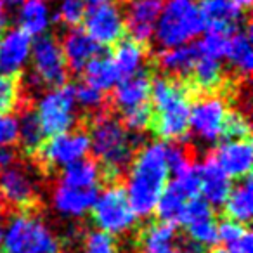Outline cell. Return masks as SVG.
<instances>
[{
	"instance_id": "obj_43",
	"label": "cell",
	"mask_w": 253,
	"mask_h": 253,
	"mask_svg": "<svg viewBox=\"0 0 253 253\" xmlns=\"http://www.w3.org/2000/svg\"><path fill=\"white\" fill-rule=\"evenodd\" d=\"M177 253H207V252H203V250L196 248V246H193L191 243H187L186 246H179V248H177Z\"/></svg>"
},
{
	"instance_id": "obj_7",
	"label": "cell",
	"mask_w": 253,
	"mask_h": 253,
	"mask_svg": "<svg viewBox=\"0 0 253 253\" xmlns=\"http://www.w3.org/2000/svg\"><path fill=\"white\" fill-rule=\"evenodd\" d=\"M90 217L97 231L111 238L128 234L135 227L139 218L126 200L123 187L116 184L99 191L90 208Z\"/></svg>"
},
{
	"instance_id": "obj_46",
	"label": "cell",
	"mask_w": 253,
	"mask_h": 253,
	"mask_svg": "<svg viewBox=\"0 0 253 253\" xmlns=\"http://www.w3.org/2000/svg\"><path fill=\"white\" fill-rule=\"evenodd\" d=\"M0 2H2L5 7H14V5H21L25 0H0Z\"/></svg>"
},
{
	"instance_id": "obj_47",
	"label": "cell",
	"mask_w": 253,
	"mask_h": 253,
	"mask_svg": "<svg viewBox=\"0 0 253 253\" xmlns=\"http://www.w3.org/2000/svg\"><path fill=\"white\" fill-rule=\"evenodd\" d=\"M84 2H87V4H90V5H95V4H102V2H108V0H84Z\"/></svg>"
},
{
	"instance_id": "obj_10",
	"label": "cell",
	"mask_w": 253,
	"mask_h": 253,
	"mask_svg": "<svg viewBox=\"0 0 253 253\" xmlns=\"http://www.w3.org/2000/svg\"><path fill=\"white\" fill-rule=\"evenodd\" d=\"M225 97L218 94H208L191 104L189 111V132H193L200 141L215 142L224 135L225 122L229 116Z\"/></svg>"
},
{
	"instance_id": "obj_32",
	"label": "cell",
	"mask_w": 253,
	"mask_h": 253,
	"mask_svg": "<svg viewBox=\"0 0 253 253\" xmlns=\"http://www.w3.org/2000/svg\"><path fill=\"white\" fill-rule=\"evenodd\" d=\"M126 130L132 134H139V132L146 130L149 125L153 123V109L151 106H142V108L132 109V111L122 113V120Z\"/></svg>"
},
{
	"instance_id": "obj_13",
	"label": "cell",
	"mask_w": 253,
	"mask_h": 253,
	"mask_svg": "<svg viewBox=\"0 0 253 253\" xmlns=\"http://www.w3.org/2000/svg\"><path fill=\"white\" fill-rule=\"evenodd\" d=\"M39 179L25 165L14 163L0 170V198L5 205L19 211L32 210L39 201Z\"/></svg>"
},
{
	"instance_id": "obj_49",
	"label": "cell",
	"mask_w": 253,
	"mask_h": 253,
	"mask_svg": "<svg viewBox=\"0 0 253 253\" xmlns=\"http://www.w3.org/2000/svg\"><path fill=\"white\" fill-rule=\"evenodd\" d=\"M66 253H75V252H66Z\"/></svg>"
},
{
	"instance_id": "obj_9",
	"label": "cell",
	"mask_w": 253,
	"mask_h": 253,
	"mask_svg": "<svg viewBox=\"0 0 253 253\" xmlns=\"http://www.w3.org/2000/svg\"><path fill=\"white\" fill-rule=\"evenodd\" d=\"M30 63L33 70V84L49 88L63 87L66 84L70 70L64 61L59 40L54 37L43 35L33 42Z\"/></svg>"
},
{
	"instance_id": "obj_33",
	"label": "cell",
	"mask_w": 253,
	"mask_h": 253,
	"mask_svg": "<svg viewBox=\"0 0 253 253\" xmlns=\"http://www.w3.org/2000/svg\"><path fill=\"white\" fill-rule=\"evenodd\" d=\"M84 253H120V250L115 238L95 229L85 234Z\"/></svg>"
},
{
	"instance_id": "obj_21",
	"label": "cell",
	"mask_w": 253,
	"mask_h": 253,
	"mask_svg": "<svg viewBox=\"0 0 253 253\" xmlns=\"http://www.w3.org/2000/svg\"><path fill=\"white\" fill-rule=\"evenodd\" d=\"M59 43L66 66L71 71H84L87 64L99 54V47L84 30L78 28H71Z\"/></svg>"
},
{
	"instance_id": "obj_5",
	"label": "cell",
	"mask_w": 253,
	"mask_h": 253,
	"mask_svg": "<svg viewBox=\"0 0 253 253\" xmlns=\"http://www.w3.org/2000/svg\"><path fill=\"white\" fill-rule=\"evenodd\" d=\"M61 239L50 224L33 210L16 211L4 227V253H61Z\"/></svg>"
},
{
	"instance_id": "obj_45",
	"label": "cell",
	"mask_w": 253,
	"mask_h": 253,
	"mask_svg": "<svg viewBox=\"0 0 253 253\" xmlns=\"http://www.w3.org/2000/svg\"><path fill=\"white\" fill-rule=\"evenodd\" d=\"M4 227H5V218L2 213V208H0V246H2V238H4Z\"/></svg>"
},
{
	"instance_id": "obj_27",
	"label": "cell",
	"mask_w": 253,
	"mask_h": 253,
	"mask_svg": "<svg viewBox=\"0 0 253 253\" xmlns=\"http://www.w3.org/2000/svg\"><path fill=\"white\" fill-rule=\"evenodd\" d=\"M198 59V52L194 45H180L172 49H162L158 54L160 70L165 73V77H186L193 71V66Z\"/></svg>"
},
{
	"instance_id": "obj_1",
	"label": "cell",
	"mask_w": 253,
	"mask_h": 253,
	"mask_svg": "<svg viewBox=\"0 0 253 253\" xmlns=\"http://www.w3.org/2000/svg\"><path fill=\"white\" fill-rule=\"evenodd\" d=\"M169 180L167 144L156 141L144 144L126 167V182L123 189L137 217H149L155 213Z\"/></svg>"
},
{
	"instance_id": "obj_6",
	"label": "cell",
	"mask_w": 253,
	"mask_h": 253,
	"mask_svg": "<svg viewBox=\"0 0 253 253\" xmlns=\"http://www.w3.org/2000/svg\"><path fill=\"white\" fill-rule=\"evenodd\" d=\"M205 25L198 0H163L155 39L162 49L189 45L203 33Z\"/></svg>"
},
{
	"instance_id": "obj_41",
	"label": "cell",
	"mask_w": 253,
	"mask_h": 253,
	"mask_svg": "<svg viewBox=\"0 0 253 253\" xmlns=\"http://www.w3.org/2000/svg\"><path fill=\"white\" fill-rule=\"evenodd\" d=\"M16 163V149L12 146L0 148V170L9 169Z\"/></svg>"
},
{
	"instance_id": "obj_23",
	"label": "cell",
	"mask_w": 253,
	"mask_h": 253,
	"mask_svg": "<svg viewBox=\"0 0 253 253\" xmlns=\"http://www.w3.org/2000/svg\"><path fill=\"white\" fill-rule=\"evenodd\" d=\"M52 11L45 0H25L19 5L18 23L19 30L28 33L30 37H43L47 35L50 25H52Z\"/></svg>"
},
{
	"instance_id": "obj_36",
	"label": "cell",
	"mask_w": 253,
	"mask_h": 253,
	"mask_svg": "<svg viewBox=\"0 0 253 253\" xmlns=\"http://www.w3.org/2000/svg\"><path fill=\"white\" fill-rule=\"evenodd\" d=\"M19 104V87L14 78L0 73V113H11Z\"/></svg>"
},
{
	"instance_id": "obj_16",
	"label": "cell",
	"mask_w": 253,
	"mask_h": 253,
	"mask_svg": "<svg viewBox=\"0 0 253 253\" xmlns=\"http://www.w3.org/2000/svg\"><path fill=\"white\" fill-rule=\"evenodd\" d=\"M33 39L19 28H12L0 39V73L14 78L30 64Z\"/></svg>"
},
{
	"instance_id": "obj_34",
	"label": "cell",
	"mask_w": 253,
	"mask_h": 253,
	"mask_svg": "<svg viewBox=\"0 0 253 253\" xmlns=\"http://www.w3.org/2000/svg\"><path fill=\"white\" fill-rule=\"evenodd\" d=\"M75 94V102L80 108L87 109V111H97L104 106V94L99 90H95L94 87L87 85L85 82H82L80 85L73 87Z\"/></svg>"
},
{
	"instance_id": "obj_26",
	"label": "cell",
	"mask_w": 253,
	"mask_h": 253,
	"mask_svg": "<svg viewBox=\"0 0 253 253\" xmlns=\"http://www.w3.org/2000/svg\"><path fill=\"white\" fill-rule=\"evenodd\" d=\"M111 59L115 63L116 70H118L120 78L123 80V78L142 73V68L146 64V49L142 43L135 42L132 39L120 40L115 45Z\"/></svg>"
},
{
	"instance_id": "obj_42",
	"label": "cell",
	"mask_w": 253,
	"mask_h": 253,
	"mask_svg": "<svg viewBox=\"0 0 253 253\" xmlns=\"http://www.w3.org/2000/svg\"><path fill=\"white\" fill-rule=\"evenodd\" d=\"M7 26H9V14H7V7H5L2 2H0V39L7 32Z\"/></svg>"
},
{
	"instance_id": "obj_20",
	"label": "cell",
	"mask_w": 253,
	"mask_h": 253,
	"mask_svg": "<svg viewBox=\"0 0 253 253\" xmlns=\"http://www.w3.org/2000/svg\"><path fill=\"white\" fill-rule=\"evenodd\" d=\"M200 11L203 25L208 32L232 33L243 18L241 9H238L231 0H200Z\"/></svg>"
},
{
	"instance_id": "obj_30",
	"label": "cell",
	"mask_w": 253,
	"mask_h": 253,
	"mask_svg": "<svg viewBox=\"0 0 253 253\" xmlns=\"http://www.w3.org/2000/svg\"><path fill=\"white\" fill-rule=\"evenodd\" d=\"M191 73H193L194 85L200 87L201 90H208V92L217 90L222 85V80H224V66H222V61L208 59V57L198 56Z\"/></svg>"
},
{
	"instance_id": "obj_15",
	"label": "cell",
	"mask_w": 253,
	"mask_h": 253,
	"mask_svg": "<svg viewBox=\"0 0 253 253\" xmlns=\"http://www.w3.org/2000/svg\"><path fill=\"white\" fill-rule=\"evenodd\" d=\"M218 169L229 179H245L250 177L253 165V148L248 139H227L215 148L211 155Z\"/></svg>"
},
{
	"instance_id": "obj_25",
	"label": "cell",
	"mask_w": 253,
	"mask_h": 253,
	"mask_svg": "<svg viewBox=\"0 0 253 253\" xmlns=\"http://www.w3.org/2000/svg\"><path fill=\"white\" fill-rule=\"evenodd\" d=\"M225 217L232 222L246 225L253 215V182L250 177L239 180L238 186H232L225 203L222 205Z\"/></svg>"
},
{
	"instance_id": "obj_2",
	"label": "cell",
	"mask_w": 253,
	"mask_h": 253,
	"mask_svg": "<svg viewBox=\"0 0 253 253\" xmlns=\"http://www.w3.org/2000/svg\"><path fill=\"white\" fill-rule=\"evenodd\" d=\"M101 177L102 170L94 160H82L61 170L50 194L54 211L70 220L85 217L97 198Z\"/></svg>"
},
{
	"instance_id": "obj_35",
	"label": "cell",
	"mask_w": 253,
	"mask_h": 253,
	"mask_svg": "<svg viewBox=\"0 0 253 253\" xmlns=\"http://www.w3.org/2000/svg\"><path fill=\"white\" fill-rule=\"evenodd\" d=\"M85 11L87 7H85L84 0H61L59 7H57V19L63 25L75 28L78 23L84 21Z\"/></svg>"
},
{
	"instance_id": "obj_3",
	"label": "cell",
	"mask_w": 253,
	"mask_h": 253,
	"mask_svg": "<svg viewBox=\"0 0 253 253\" xmlns=\"http://www.w3.org/2000/svg\"><path fill=\"white\" fill-rule=\"evenodd\" d=\"M149 101L155 106L153 128L162 139L179 142L189 134L191 94L182 82L158 77L151 82Z\"/></svg>"
},
{
	"instance_id": "obj_11",
	"label": "cell",
	"mask_w": 253,
	"mask_h": 253,
	"mask_svg": "<svg viewBox=\"0 0 253 253\" xmlns=\"http://www.w3.org/2000/svg\"><path fill=\"white\" fill-rule=\"evenodd\" d=\"M84 32L97 47L116 45L126 32L123 9L111 0L90 5L84 16Z\"/></svg>"
},
{
	"instance_id": "obj_24",
	"label": "cell",
	"mask_w": 253,
	"mask_h": 253,
	"mask_svg": "<svg viewBox=\"0 0 253 253\" xmlns=\"http://www.w3.org/2000/svg\"><path fill=\"white\" fill-rule=\"evenodd\" d=\"M224 59L227 66L234 71L238 77H248L253 70V52H252V39L248 32L234 30L227 37Z\"/></svg>"
},
{
	"instance_id": "obj_37",
	"label": "cell",
	"mask_w": 253,
	"mask_h": 253,
	"mask_svg": "<svg viewBox=\"0 0 253 253\" xmlns=\"http://www.w3.org/2000/svg\"><path fill=\"white\" fill-rule=\"evenodd\" d=\"M250 130V120L245 113L231 109L227 116V122H225V130L224 135H227V139H248Z\"/></svg>"
},
{
	"instance_id": "obj_40",
	"label": "cell",
	"mask_w": 253,
	"mask_h": 253,
	"mask_svg": "<svg viewBox=\"0 0 253 253\" xmlns=\"http://www.w3.org/2000/svg\"><path fill=\"white\" fill-rule=\"evenodd\" d=\"M225 253H253V238L252 232L246 231L241 238H238L236 241L225 245Z\"/></svg>"
},
{
	"instance_id": "obj_4",
	"label": "cell",
	"mask_w": 253,
	"mask_h": 253,
	"mask_svg": "<svg viewBox=\"0 0 253 253\" xmlns=\"http://www.w3.org/2000/svg\"><path fill=\"white\" fill-rule=\"evenodd\" d=\"M88 141L90 151L94 153L97 165L108 175H120L126 167L130 165L135 155L137 137L128 132L116 116L108 113L97 115L90 123Z\"/></svg>"
},
{
	"instance_id": "obj_14",
	"label": "cell",
	"mask_w": 253,
	"mask_h": 253,
	"mask_svg": "<svg viewBox=\"0 0 253 253\" xmlns=\"http://www.w3.org/2000/svg\"><path fill=\"white\" fill-rule=\"evenodd\" d=\"M179 225H184L189 243L207 252L218 243V222L215 220L213 208L201 196L193 198L186 205Z\"/></svg>"
},
{
	"instance_id": "obj_48",
	"label": "cell",
	"mask_w": 253,
	"mask_h": 253,
	"mask_svg": "<svg viewBox=\"0 0 253 253\" xmlns=\"http://www.w3.org/2000/svg\"><path fill=\"white\" fill-rule=\"evenodd\" d=\"M211 253H225L224 250H215V252H211Z\"/></svg>"
},
{
	"instance_id": "obj_12",
	"label": "cell",
	"mask_w": 253,
	"mask_h": 253,
	"mask_svg": "<svg viewBox=\"0 0 253 253\" xmlns=\"http://www.w3.org/2000/svg\"><path fill=\"white\" fill-rule=\"evenodd\" d=\"M90 153V141L85 130H70L64 134L49 137L42 148L37 151L40 162L47 169L64 170L75 163L87 160Z\"/></svg>"
},
{
	"instance_id": "obj_18",
	"label": "cell",
	"mask_w": 253,
	"mask_h": 253,
	"mask_svg": "<svg viewBox=\"0 0 253 253\" xmlns=\"http://www.w3.org/2000/svg\"><path fill=\"white\" fill-rule=\"evenodd\" d=\"M198 184H200V196L213 207H222L232 189V182L213 162L211 156L205 158L200 165H196Z\"/></svg>"
},
{
	"instance_id": "obj_17",
	"label": "cell",
	"mask_w": 253,
	"mask_h": 253,
	"mask_svg": "<svg viewBox=\"0 0 253 253\" xmlns=\"http://www.w3.org/2000/svg\"><path fill=\"white\" fill-rule=\"evenodd\" d=\"M163 7V0H128L123 11L125 28L130 33V39L139 43L153 39L156 21Z\"/></svg>"
},
{
	"instance_id": "obj_22",
	"label": "cell",
	"mask_w": 253,
	"mask_h": 253,
	"mask_svg": "<svg viewBox=\"0 0 253 253\" xmlns=\"http://www.w3.org/2000/svg\"><path fill=\"white\" fill-rule=\"evenodd\" d=\"M175 225L153 222L139 234V253H177Z\"/></svg>"
},
{
	"instance_id": "obj_31",
	"label": "cell",
	"mask_w": 253,
	"mask_h": 253,
	"mask_svg": "<svg viewBox=\"0 0 253 253\" xmlns=\"http://www.w3.org/2000/svg\"><path fill=\"white\" fill-rule=\"evenodd\" d=\"M231 35V33H229ZM225 33L218 32H207L198 40L196 52L200 57H208V59L222 61L225 54V45H227V37Z\"/></svg>"
},
{
	"instance_id": "obj_19",
	"label": "cell",
	"mask_w": 253,
	"mask_h": 253,
	"mask_svg": "<svg viewBox=\"0 0 253 253\" xmlns=\"http://www.w3.org/2000/svg\"><path fill=\"white\" fill-rule=\"evenodd\" d=\"M151 95V80L142 71L134 77L123 78L116 84L115 94H113V104L120 113L132 111V109L142 108L149 104Z\"/></svg>"
},
{
	"instance_id": "obj_39",
	"label": "cell",
	"mask_w": 253,
	"mask_h": 253,
	"mask_svg": "<svg viewBox=\"0 0 253 253\" xmlns=\"http://www.w3.org/2000/svg\"><path fill=\"white\" fill-rule=\"evenodd\" d=\"M246 231H248L246 225L238 224V222H232V220H229V218H225L224 222L218 224V243L229 245V243H232L238 238H241Z\"/></svg>"
},
{
	"instance_id": "obj_8",
	"label": "cell",
	"mask_w": 253,
	"mask_h": 253,
	"mask_svg": "<svg viewBox=\"0 0 253 253\" xmlns=\"http://www.w3.org/2000/svg\"><path fill=\"white\" fill-rule=\"evenodd\" d=\"M45 137L73 130L78 120V106L75 102L73 87H56L45 90L33 109Z\"/></svg>"
},
{
	"instance_id": "obj_29",
	"label": "cell",
	"mask_w": 253,
	"mask_h": 253,
	"mask_svg": "<svg viewBox=\"0 0 253 253\" xmlns=\"http://www.w3.org/2000/svg\"><path fill=\"white\" fill-rule=\"evenodd\" d=\"M45 135L42 132L39 120L33 109H25L21 113V118H18V141L26 153H37L45 141Z\"/></svg>"
},
{
	"instance_id": "obj_38",
	"label": "cell",
	"mask_w": 253,
	"mask_h": 253,
	"mask_svg": "<svg viewBox=\"0 0 253 253\" xmlns=\"http://www.w3.org/2000/svg\"><path fill=\"white\" fill-rule=\"evenodd\" d=\"M18 142V118L11 113H0V148Z\"/></svg>"
},
{
	"instance_id": "obj_44",
	"label": "cell",
	"mask_w": 253,
	"mask_h": 253,
	"mask_svg": "<svg viewBox=\"0 0 253 253\" xmlns=\"http://www.w3.org/2000/svg\"><path fill=\"white\" fill-rule=\"evenodd\" d=\"M232 4L236 5L238 9H246V7H250V4H252V0H231Z\"/></svg>"
},
{
	"instance_id": "obj_28",
	"label": "cell",
	"mask_w": 253,
	"mask_h": 253,
	"mask_svg": "<svg viewBox=\"0 0 253 253\" xmlns=\"http://www.w3.org/2000/svg\"><path fill=\"white\" fill-rule=\"evenodd\" d=\"M84 73H85V80H84L85 84L94 87L95 90L102 92V94L115 88L116 84L122 80L111 56H104V54H97L87 64Z\"/></svg>"
}]
</instances>
